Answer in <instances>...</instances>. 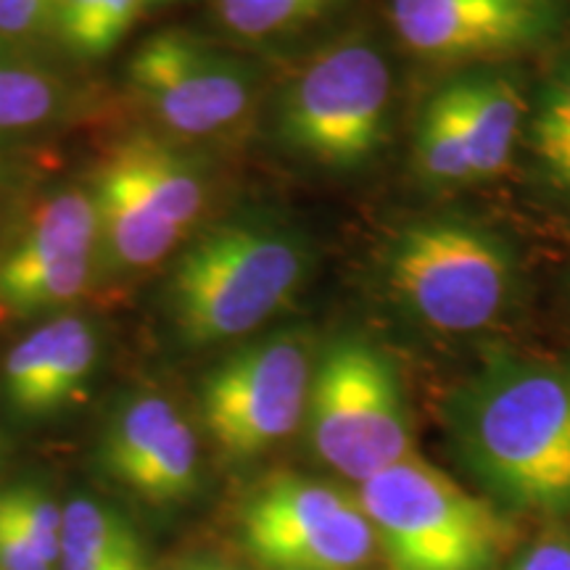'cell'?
Returning a JSON list of instances; mask_svg holds the SVG:
<instances>
[{"instance_id":"1","label":"cell","mask_w":570,"mask_h":570,"mask_svg":"<svg viewBox=\"0 0 570 570\" xmlns=\"http://www.w3.org/2000/svg\"><path fill=\"white\" fill-rule=\"evenodd\" d=\"M454 458L508 510L570 518V360L491 352L449 391Z\"/></svg>"},{"instance_id":"2","label":"cell","mask_w":570,"mask_h":570,"mask_svg":"<svg viewBox=\"0 0 570 570\" xmlns=\"http://www.w3.org/2000/svg\"><path fill=\"white\" fill-rule=\"evenodd\" d=\"M383 288L404 317L444 336H470L508 317L520 294L515 246L465 214H425L389 235Z\"/></svg>"},{"instance_id":"3","label":"cell","mask_w":570,"mask_h":570,"mask_svg":"<svg viewBox=\"0 0 570 570\" xmlns=\"http://www.w3.org/2000/svg\"><path fill=\"white\" fill-rule=\"evenodd\" d=\"M306 273L309 254L296 233L259 219L217 225L175 262L169 315L185 344H225L275 317Z\"/></svg>"},{"instance_id":"4","label":"cell","mask_w":570,"mask_h":570,"mask_svg":"<svg viewBox=\"0 0 570 570\" xmlns=\"http://www.w3.org/2000/svg\"><path fill=\"white\" fill-rule=\"evenodd\" d=\"M356 497L389 570H491L515 541L494 504L415 452L362 481Z\"/></svg>"},{"instance_id":"5","label":"cell","mask_w":570,"mask_h":570,"mask_svg":"<svg viewBox=\"0 0 570 570\" xmlns=\"http://www.w3.org/2000/svg\"><path fill=\"white\" fill-rule=\"evenodd\" d=\"M394 75L373 40L344 38L320 48L277 101L283 146L327 169H356L389 140Z\"/></svg>"},{"instance_id":"6","label":"cell","mask_w":570,"mask_h":570,"mask_svg":"<svg viewBox=\"0 0 570 570\" xmlns=\"http://www.w3.org/2000/svg\"><path fill=\"white\" fill-rule=\"evenodd\" d=\"M306 436L348 481H367L412 454V425L394 362L362 336L333 341L312 367Z\"/></svg>"},{"instance_id":"7","label":"cell","mask_w":570,"mask_h":570,"mask_svg":"<svg viewBox=\"0 0 570 570\" xmlns=\"http://www.w3.org/2000/svg\"><path fill=\"white\" fill-rule=\"evenodd\" d=\"M240 537L267 570H365L377 550L360 497L296 473L269 475L248 494Z\"/></svg>"},{"instance_id":"8","label":"cell","mask_w":570,"mask_h":570,"mask_svg":"<svg viewBox=\"0 0 570 570\" xmlns=\"http://www.w3.org/2000/svg\"><path fill=\"white\" fill-rule=\"evenodd\" d=\"M309 383V346L296 333L238 348L204 377L206 431L227 458H256L302 423Z\"/></svg>"},{"instance_id":"9","label":"cell","mask_w":570,"mask_h":570,"mask_svg":"<svg viewBox=\"0 0 570 570\" xmlns=\"http://www.w3.org/2000/svg\"><path fill=\"white\" fill-rule=\"evenodd\" d=\"M389 21L420 61L494 67L552 46L570 21V0H389Z\"/></svg>"},{"instance_id":"10","label":"cell","mask_w":570,"mask_h":570,"mask_svg":"<svg viewBox=\"0 0 570 570\" xmlns=\"http://www.w3.org/2000/svg\"><path fill=\"white\" fill-rule=\"evenodd\" d=\"M135 96L183 138H212L244 122L254 101L252 71L212 51L194 35L161 30L132 53Z\"/></svg>"},{"instance_id":"11","label":"cell","mask_w":570,"mask_h":570,"mask_svg":"<svg viewBox=\"0 0 570 570\" xmlns=\"http://www.w3.org/2000/svg\"><path fill=\"white\" fill-rule=\"evenodd\" d=\"M98 240L90 190L42 202L0 248V312L13 317L71 304L88 291Z\"/></svg>"},{"instance_id":"12","label":"cell","mask_w":570,"mask_h":570,"mask_svg":"<svg viewBox=\"0 0 570 570\" xmlns=\"http://www.w3.org/2000/svg\"><path fill=\"white\" fill-rule=\"evenodd\" d=\"M98 341L80 317H56L11 348L3 370L9 407L21 417H48L88 386Z\"/></svg>"},{"instance_id":"13","label":"cell","mask_w":570,"mask_h":570,"mask_svg":"<svg viewBox=\"0 0 570 570\" xmlns=\"http://www.w3.org/2000/svg\"><path fill=\"white\" fill-rule=\"evenodd\" d=\"M433 96L465 142L475 183L502 175L529 122V104L518 80L499 67H473L433 88Z\"/></svg>"},{"instance_id":"14","label":"cell","mask_w":570,"mask_h":570,"mask_svg":"<svg viewBox=\"0 0 570 570\" xmlns=\"http://www.w3.org/2000/svg\"><path fill=\"white\" fill-rule=\"evenodd\" d=\"M117 169L135 194L177 230H188L206 206L202 169L167 140L132 135L111 148L104 159Z\"/></svg>"},{"instance_id":"15","label":"cell","mask_w":570,"mask_h":570,"mask_svg":"<svg viewBox=\"0 0 570 570\" xmlns=\"http://www.w3.org/2000/svg\"><path fill=\"white\" fill-rule=\"evenodd\" d=\"M98 238L119 267H154L173 252L183 230L156 214L109 164H101L90 185Z\"/></svg>"},{"instance_id":"16","label":"cell","mask_w":570,"mask_h":570,"mask_svg":"<svg viewBox=\"0 0 570 570\" xmlns=\"http://www.w3.org/2000/svg\"><path fill=\"white\" fill-rule=\"evenodd\" d=\"M523 140L539 183L570 204V53L541 82Z\"/></svg>"},{"instance_id":"17","label":"cell","mask_w":570,"mask_h":570,"mask_svg":"<svg viewBox=\"0 0 570 570\" xmlns=\"http://www.w3.org/2000/svg\"><path fill=\"white\" fill-rule=\"evenodd\" d=\"M61 558L98 562H148L138 533L96 499L77 497L63 508Z\"/></svg>"},{"instance_id":"18","label":"cell","mask_w":570,"mask_h":570,"mask_svg":"<svg viewBox=\"0 0 570 570\" xmlns=\"http://www.w3.org/2000/svg\"><path fill=\"white\" fill-rule=\"evenodd\" d=\"M202 481V458L194 428L183 415L164 433L159 444L132 470L122 487L156 504H173L188 499Z\"/></svg>"},{"instance_id":"19","label":"cell","mask_w":570,"mask_h":570,"mask_svg":"<svg viewBox=\"0 0 570 570\" xmlns=\"http://www.w3.org/2000/svg\"><path fill=\"white\" fill-rule=\"evenodd\" d=\"M180 412L164 396H138L127 402L117 415L111 417L104 433L101 462L104 470L125 483L135 468L146 460V454L159 444L164 433L173 428Z\"/></svg>"},{"instance_id":"20","label":"cell","mask_w":570,"mask_h":570,"mask_svg":"<svg viewBox=\"0 0 570 570\" xmlns=\"http://www.w3.org/2000/svg\"><path fill=\"white\" fill-rule=\"evenodd\" d=\"M223 27L238 40L291 38L331 17L344 0H214Z\"/></svg>"},{"instance_id":"21","label":"cell","mask_w":570,"mask_h":570,"mask_svg":"<svg viewBox=\"0 0 570 570\" xmlns=\"http://www.w3.org/2000/svg\"><path fill=\"white\" fill-rule=\"evenodd\" d=\"M146 0H59L53 27L61 40L85 59H101L122 42Z\"/></svg>"},{"instance_id":"22","label":"cell","mask_w":570,"mask_h":570,"mask_svg":"<svg viewBox=\"0 0 570 570\" xmlns=\"http://www.w3.org/2000/svg\"><path fill=\"white\" fill-rule=\"evenodd\" d=\"M61 90L51 75L0 53V130H27L53 117Z\"/></svg>"},{"instance_id":"23","label":"cell","mask_w":570,"mask_h":570,"mask_svg":"<svg viewBox=\"0 0 570 570\" xmlns=\"http://www.w3.org/2000/svg\"><path fill=\"white\" fill-rule=\"evenodd\" d=\"M0 510L17 525L21 537L38 550L51 566L61 558V525L63 510L59 502L40 487H9L0 489Z\"/></svg>"},{"instance_id":"24","label":"cell","mask_w":570,"mask_h":570,"mask_svg":"<svg viewBox=\"0 0 570 570\" xmlns=\"http://www.w3.org/2000/svg\"><path fill=\"white\" fill-rule=\"evenodd\" d=\"M59 0H0V35L24 38L53 27Z\"/></svg>"},{"instance_id":"25","label":"cell","mask_w":570,"mask_h":570,"mask_svg":"<svg viewBox=\"0 0 570 570\" xmlns=\"http://www.w3.org/2000/svg\"><path fill=\"white\" fill-rule=\"evenodd\" d=\"M510 570H570V531L547 529L512 560Z\"/></svg>"},{"instance_id":"26","label":"cell","mask_w":570,"mask_h":570,"mask_svg":"<svg viewBox=\"0 0 570 570\" xmlns=\"http://www.w3.org/2000/svg\"><path fill=\"white\" fill-rule=\"evenodd\" d=\"M0 570H53L0 510Z\"/></svg>"},{"instance_id":"27","label":"cell","mask_w":570,"mask_h":570,"mask_svg":"<svg viewBox=\"0 0 570 570\" xmlns=\"http://www.w3.org/2000/svg\"><path fill=\"white\" fill-rule=\"evenodd\" d=\"M59 570H148V562H98L59 558Z\"/></svg>"},{"instance_id":"28","label":"cell","mask_w":570,"mask_h":570,"mask_svg":"<svg viewBox=\"0 0 570 570\" xmlns=\"http://www.w3.org/2000/svg\"><path fill=\"white\" fill-rule=\"evenodd\" d=\"M177 570H233V568H227L223 562H214V560H190Z\"/></svg>"},{"instance_id":"29","label":"cell","mask_w":570,"mask_h":570,"mask_svg":"<svg viewBox=\"0 0 570 570\" xmlns=\"http://www.w3.org/2000/svg\"><path fill=\"white\" fill-rule=\"evenodd\" d=\"M151 3H173V0H146V6H151Z\"/></svg>"}]
</instances>
